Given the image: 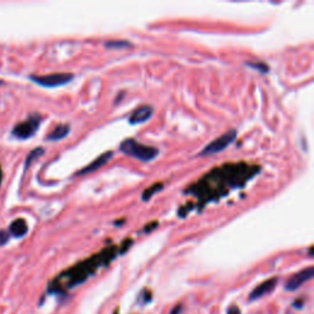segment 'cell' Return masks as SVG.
Returning a JSON list of instances; mask_svg holds the SVG:
<instances>
[{
  "label": "cell",
  "mask_w": 314,
  "mask_h": 314,
  "mask_svg": "<svg viewBox=\"0 0 314 314\" xmlns=\"http://www.w3.org/2000/svg\"><path fill=\"white\" fill-rule=\"evenodd\" d=\"M43 153H44V148H35V150L31 151V152L28 153L27 159H26V162H25V169H27L28 167H30L31 162L34 161V160L38 159L39 156L43 155Z\"/></svg>",
  "instance_id": "obj_12"
},
{
  "label": "cell",
  "mask_w": 314,
  "mask_h": 314,
  "mask_svg": "<svg viewBox=\"0 0 314 314\" xmlns=\"http://www.w3.org/2000/svg\"><path fill=\"white\" fill-rule=\"evenodd\" d=\"M313 276H314L313 266H309V268L303 269V270H301L299 273L295 274V275L292 276L289 281H287L285 289L290 292L296 291V290H298L299 287L304 284V282H307V281L311 280Z\"/></svg>",
  "instance_id": "obj_5"
},
{
  "label": "cell",
  "mask_w": 314,
  "mask_h": 314,
  "mask_svg": "<svg viewBox=\"0 0 314 314\" xmlns=\"http://www.w3.org/2000/svg\"><path fill=\"white\" fill-rule=\"evenodd\" d=\"M4 84V82L3 81H1V80H0V85H3Z\"/></svg>",
  "instance_id": "obj_20"
},
{
  "label": "cell",
  "mask_w": 314,
  "mask_h": 314,
  "mask_svg": "<svg viewBox=\"0 0 314 314\" xmlns=\"http://www.w3.org/2000/svg\"><path fill=\"white\" fill-rule=\"evenodd\" d=\"M119 150L122 151L124 155L133 157V159L139 160L141 162H150L155 160L159 156L160 151L159 148H153V146L144 145V144L139 143L135 139H125L122 141L119 145Z\"/></svg>",
  "instance_id": "obj_1"
},
{
  "label": "cell",
  "mask_w": 314,
  "mask_h": 314,
  "mask_svg": "<svg viewBox=\"0 0 314 314\" xmlns=\"http://www.w3.org/2000/svg\"><path fill=\"white\" fill-rule=\"evenodd\" d=\"M181 311H182V306H177V307H174L173 309H172L171 314H179V313H181Z\"/></svg>",
  "instance_id": "obj_17"
},
{
  "label": "cell",
  "mask_w": 314,
  "mask_h": 314,
  "mask_svg": "<svg viewBox=\"0 0 314 314\" xmlns=\"http://www.w3.org/2000/svg\"><path fill=\"white\" fill-rule=\"evenodd\" d=\"M160 189H162L161 184H160V185H153L152 188H150V189H148L146 192H144V194H143V200H144V202H146V200L150 199V198L152 197L153 193H156L157 190H160Z\"/></svg>",
  "instance_id": "obj_14"
},
{
  "label": "cell",
  "mask_w": 314,
  "mask_h": 314,
  "mask_svg": "<svg viewBox=\"0 0 314 314\" xmlns=\"http://www.w3.org/2000/svg\"><path fill=\"white\" fill-rule=\"evenodd\" d=\"M276 285H277V278L276 277L269 278V280L264 281V282H261L259 286H257L256 289L252 291V294L249 295V301H256V299H259L260 297L265 296L266 294H269V292H271L275 289Z\"/></svg>",
  "instance_id": "obj_7"
},
{
  "label": "cell",
  "mask_w": 314,
  "mask_h": 314,
  "mask_svg": "<svg viewBox=\"0 0 314 314\" xmlns=\"http://www.w3.org/2000/svg\"><path fill=\"white\" fill-rule=\"evenodd\" d=\"M236 138H237V130L236 129H230V130L226 131L220 138L215 139L209 145L205 146L202 152L199 153V156L200 157H209V156L216 155V153L226 150L236 140Z\"/></svg>",
  "instance_id": "obj_2"
},
{
  "label": "cell",
  "mask_w": 314,
  "mask_h": 314,
  "mask_svg": "<svg viewBox=\"0 0 314 314\" xmlns=\"http://www.w3.org/2000/svg\"><path fill=\"white\" fill-rule=\"evenodd\" d=\"M153 114V108L151 106H141V107L136 108L130 115H129V123L133 125L143 124V123L148 122Z\"/></svg>",
  "instance_id": "obj_6"
},
{
  "label": "cell",
  "mask_w": 314,
  "mask_h": 314,
  "mask_svg": "<svg viewBox=\"0 0 314 314\" xmlns=\"http://www.w3.org/2000/svg\"><path fill=\"white\" fill-rule=\"evenodd\" d=\"M302 306H303V301H297L294 303V307H296V308L301 309Z\"/></svg>",
  "instance_id": "obj_18"
},
{
  "label": "cell",
  "mask_w": 314,
  "mask_h": 314,
  "mask_svg": "<svg viewBox=\"0 0 314 314\" xmlns=\"http://www.w3.org/2000/svg\"><path fill=\"white\" fill-rule=\"evenodd\" d=\"M227 314H240V309L237 306H232L228 308Z\"/></svg>",
  "instance_id": "obj_16"
},
{
  "label": "cell",
  "mask_w": 314,
  "mask_h": 314,
  "mask_svg": "<svg viewBox=\"0 0 314 314\" xmlns=\"http://www.w3.org/2000/svg\"><path fill=\"white\" fill-rule=\"evenodd\" d=\"M70 133V127L68 124H60L58 125L51 134H48L47 140L48 141H59L61 139H64L68 134Z\"/></svg>",
  "instance_id": "obj_10"
},
{
  "label": "cell",
  "mask_w": 314,
  "mask_h": 314,
  "mask_svg": "<svg viewBox=\"0 0 314 314\" xmlns=\"http://www.w3.org/2000/svg\"><path fill=\"white\" fill-rule=\"evenodd\" d=\"M9 238H10V235H9L8 231L0 230V247L5 245L9 242Z\"/></svg>",
  "instance_id": "obj_15"
},
{
  "label": "cell",
  "mask_w": 314,
  "mask_h": 314,
  "mask_svg": "<svg viewBox=\"0 0 314 314\" xmlns=\"http://www.w3.org/2000/svg\"><path fill=\"white\" fill-rule=\"evenodd\" d=\"M247 65L248 67L252 68V69L258 70V72L263 73V74H265V73L269 72L268 65L264 64V63H247Z\"/></svg>",
  "instance_id": "obj_13"
},
{
  "label": "cell",
  "mask_w": 314,
  "mask_h": 314,
  "mask_svg": "<svg viewBox=\"0 0 314 314\" xmlns=\"http://www.w3.org/2000/svg\"><path fill=\"white\" fill-rule=\"evenodd\" d=\"M1 177H3V173H1V168H0V183H1Z\"/></svg>",
  "instance_id": "obj_19"
},
{
  "label": "cell",
  "mask_w": 314,
  "mask_h": 314,
  "mask_svg": "<svg viewBox=\"0 0 314 314\" xmlns=\"http://www.w3.org/2000/svg\"><path fill=\"white\" fill-rule=\"evenodd\" d=\"M41 122L42 117L39 114L30 115L25 122L18 123V125L14 127L11 135L15 136L16 139H20V140H26L36 133Z\"/></svg>",
  "instance_id": "obj_3"
},
{
  "label": "cell",
  "mask_w": 314,
  "mask_h": 314,
  "mask_svg": "<svg viewBox=\"0 0 314 314\" xmlns=\"http://www.w3.org/2000/svg\"><path fill=\"white\" fill-rule=\"evenodd\" d=\"M105 47L108 49H125L131 47V44L128 41L124 39H114V41H108L105 43Z\"/></svg>",
  "instance_id": "obj_11"
},
{
  "label": "cell",
  "mask_w": 314,
  "mask_h": 314,
  "mask_svg": "<svg viewBox=\"0 0 314 314\" xmlns=\"http://www.w3.org/2000/svg\"><path fill=\"white\" fill-rule=\"evenodd\" d=\"M9 235H11L13 237H23L26 233L28 232V226L23 219H16L15 221L10 223L9 226Z\"/></svg>",
  "instance_id": "obj_9"
},
{
  "label": "cell",
  "mask_w": 314,
  "mask_h": 314,
  "mask_svg": "<svg viewBox=\"0 0 314 314\" xmlns=\"http://www.w3.org/2000/svg\"><path fill=\"white\" fill-rule=\"evenodd\" d=\"M112 156H113V151H108V152L102 153L101 156H98L95 161H92L89 166L84 167L81 171L77 172V176H84V174L92 173V172L97 171V169H100L101 167L105 166V165L107 164L111 159H112Z\"/></svg>",
  "instance_id": "obj_8"
},
{
  "label": "cell",
  "mask_w": 314,
  "mask_h": 314,
  "mask_svg": "<svg viewBox=\"0 0 314 314\" xmlns=\"http://www.w3.org/2000/svg\"><path fill=\"white\" fill-rule=\"evenodd\" d=\"M73 79H74V75L72 73H56V74L43 75V76H35V75L30 76L31 81L36 82L39 86L47 87V89L64 86V85L69 84Z\"/></svg>",
  "instance_id": "obj_4"
}]
</instances>
